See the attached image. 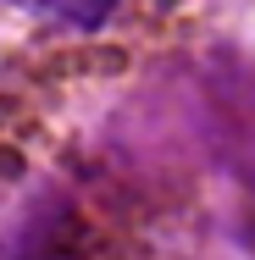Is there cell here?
I'll use <instances>...</instances> for the list:
<instances>
[{"instance_id": "obj_1", "label": "cell", "mask_w": 255, "mask_h": 260, "mask_svg": "<svg viewBox=\"0 0 255 260\" xmlns=\"http://www.w3.org/2000/svg\"><path fill=\"white\" fill-rule=\"evenodd\" d=\"M17 6L34 11V17H50L61 28H100L117 11V0H17Z\"/></svg>"}]
</instances>
